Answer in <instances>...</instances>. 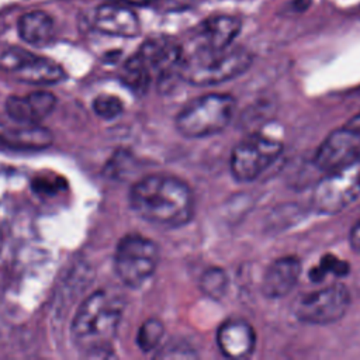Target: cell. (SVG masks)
I'll return each mask as SVG.
<instances>
[{"instance_id": "cell-1", "label": "cell", "mask_w": 360, "mask_h": 360, "mask_svg": "<svg viewBox=\"0 0 360 360\" xmlns=\"http://www.w3.org/2000/svg\"><path fill=\"white\" fill-rule=\"evenodd\" d=\"M129 205L142 219L167 228L186 225L195 210L191 188L167 174H150L136 181L129 191Z\"/></svg>"}, {"instance_id": "cell-2", "label": "cell", "mask_w": 360, "mask_h": 360, "mask_svg": "<svg viewBox=\"0 0 360 360\" xmlns=\"http://www.w3.org/2000/svg\"><path fill=\"white\" fill-rule=\"evenodd\" d=\"M122 314L121 301L105 291H97L87 297L79 307L72 321V338L75 343L89 354L110 350V342L115 336Z\"/></svg>"}, {"instance_id": "cell-3", "label": "cell", "mask_w": 360, "mask_h": 360, "mask_svg": "<svg viewBox=\"0 0 360 360\" xmlns=\"http://www.w3.org/2000/svg\"><path fill=\"white\" fill-rule=\"evenodd\" d=\"M252 65V53L229 45L222 49L194 48L183 55L180 77L194 86H214L245 73Z\"/></svg>"}, {"instance_id": "cell-4", "label": "cell", "mask_w": 360, "mask_h": 360, "mask_svg": "<svg viewBox=\"0 0 360 360\" xmlns=\"http://www.w3.org/2000/svg\"><path fill=\"white\" fill-rule=\"evenodd\" d=\"M235 98L210 93L184 105L174 120L176 129L186 138H205L224 131L235 112Z\"/></svg>"}, {"instance_id": "cell-5", "label": "cell", "mask_w": 360, "mask_h": 360, "mask_svg": "<svg viewBox=\"0 0 360 360\" xmlns=\"http://www.w3.org/2000/svg\"><path fill=\"white\" fill-rule=\"evenodd\" d=\"M360 195V153L349 162L328 170L315 186L312 207L315 211L333 215L347 208Z\"/></svg>"}, {"instance_id": "cell-6", "label": "cell", "mask_w": 360, "mask_h": 360, "mask_svg": "<svg viewBox=\"0 0 360 360\" xmlns=\"http://www.w3.org/2000/svg\"><path fill=\"white\" fill-rule=\"evenodd\" d=\"M159 262L156 243L141 235L124 236L115 249L114 269L120 280L132 288L141 287L155 273Z\"/></svg>"}, {"instance_id": "cell-7", "label": "cell", "mask_w": 360, "mask_h": 360, "mask_svg": "<svg viewBox=\"0 0 360 360\" xmlns=\"http://www.w3.org/2000/svg\"><path fill=\"white\" fill-rule=\"evenodd\" d=\"M349 305V290L342 284H333L300 295L292 304V314L304 323L329 325L343 318Z\"/></svg>"}, {"instance_id": "cell-8", "label": "cell", "mask_w": 360, "mask_h": 360, "mask_svg": "<svg viewBox=\"0 0 360 360\" xmlns=\"http://www.w3.org/2000/svg\"><path fill=\"white\" fill-rule=\"evenodd\" d=\"M283 145L264 135H250L231 153V173L238 181L256 180L281 153Z\"/></svg>"}, {"instance_id": "cell-9", "label": "cell", "mask_w": 360, "mask_h": 360, "mask_svg": "<svg viewBox=\"0 0 360 360\" xmlns=\"http://www.w3.org/2000/svg\"><path fill=\"white\" fill-rule=\"evenodd\" d=\"M152 79H156L159 89H167L174 77H180V68L183 62L184 49L174 39L167 37H155L146 39L136 52Z\"/></svg>"}, {"instance_id": "cell-10", "label": "cell", "mask_w": 360, "mask_h": 360, "mask_svg": "<svg viewBox=\"0 0 360 360\" xmlns=\"http://www.w3.org/2000/svg\"><path fill=\"white\" fill-rule=\"evenodd\" d=\"M3 69L10 70L18 80L30 84H55L66 77L56 62L32 55L24 49H10L0 58Z\"/></svg>"}, {"instance_id": "cell-11", "label": "cell", "mask_w": 360, "mask_h": 360, "mask_svg": "<svg viewBox=\"0 0 360 360\" xmlns=\"http://www.w3.org/2000/svg\"><path fill=\"white\" fill-rule=\"evenodd\" d=\"M360 153V132L347 125L330 132L318 146L314 163L321 170H332Z\"/></svg>"}, {"instance_id": "cell-12", "label": "cell", "mask_w": 360, "mask_h": 360, "mask_svg": "<svg viewBox=\"0 0 360 360\" xmlns=\"http://www.w3.org/2000/svg\"><path fill=\"white\" fill-rule=\"evenodd\" d=\"M242 30V21L236 15L218 14L205 18L195 27V48L222 49L233 44Z\"/></svg>"}, {"instance_id": "cell-13", "label": "cell", "mask_w": 360, "mask_h": 360, "mask_svg": "<svg viewBox=\"0 0 360 360\" xmlns=\"http://www.w3.org/2000/svg\"><path fill=\"white\" fill-rule=\"evenodd\" d=\"M93 25L97 31L122 38H132L141 32V22L136 13L118 3L103 4L96 10Z\"/></svg>"}, {"instance_id": "cell-14", "label": "cell", "mask_w": 360, "mask_h": 360, "mask_svg": "<svg viewBox=\"0 0 360 360\" xmlns=\"http://www.w3.org/2000/svg\"><path fill=\"white\" fill-rule=\"evenodd\" d=\"M217 343L225 357L246 359L255 350V330L243 319H228L218 328Z\"/></svg>"}, {"instance_id": "cell-15", "label": "cell", "mask_w": 360, "mask_h": 360, "mask_svg": "<svg viewBox=\"0 0 360 360\" xmlns=\"http://www.w3.org/2000/svg\"><path fill=\"white\" fill-rule=\"evenodd\" d=\"M56 98L49 91H35L28 96H11L6 101V112L14 122L38 124L55 108Z\"/></svg>"}, {"instance_id": "cell-16", "label": "cell", "mask_w": 360, "mask_h": 360, "mask_svg": "<svg viewBox=\"0 0 360 360\" xmlns=\"http://www.w3.org/2000/svg\"><path fill=\"white\" fill-rule=\"evenodd\" d=\"M300 274L301 262L297 257H280L264 271L262 291L269 298H281L297 285Z\"/></svg>"}, {"instance_id": "cell-17", "label": "cell", "mask_w": 360, "mask_h": 360, "mask_svg": "<svg viewBox=\"0 0 360 360\" xmlns=\"http://www.w3.org/2000/svg\"><path fill=\"white\" fill-rule=\"evenodd\" d=\"M14 122V121H13ZM52 143V134L38 124H20L14 127L0 124V146L14 150H37Z\"/></svg>"}, {"instance_id": "cell-18", "label": "cell", "mask_w": 360, "mask_h": 360, "mask_svg": "<svg viewBox=\"0 0 360 360\" xmlns=\"http://www.w3.org/2000/svg\"><path fill=\"white\" fill-rule=\"evenodd\" d=\"M17 27L21 39L34 46H44L49 44L55 34L52 17L42 10L30 11L21 15Z\"/></svg>"}, {"instance_id": "cell-19", "label": "cell", "mask_w": 360, "mask_h": 360, "mask_svg": "<svg viewBox=\"0 0 360 360\" xmlns=\"http://www.w3.org/2000/svg\"><path fill=\"white\" fill-rule=\"evenodd\" d=\"M121 80L132 91L143 93V91L148 90V87L152 82V76H150V72L148 70L146 65L143 63V60L141 59V56L138 53L132 55L124 63L122 73H121Z\"/></svg>"}, {"instance_id": "cell-20", "label": "cell", "mask_w": 360, "mask_h": 360, "mask_svg": "<svg viewBox=\"0 0 360 360\" xmlns=\"http://www.w3.org/2000/svg\"><path fill=\"white\" fill-rule=\"evenodd\" d=\"M200 288L207 297L221 300L226 294L228 288L226 273L218 267L207 269L200 278Z\"/></svg>"}, {"instance_id": "cell-21", "label": "cell", "mask_w": 360, "mask_h": 360, "mask_svg": "<svg viewBox=\"0 0 360 360\" xmlns=\"http://www.w3.org/2000/svg\"><path fill=\"white\" fill-rule=\"evenodd\" d=\"M165 333L163 323L156 318L146 319L136 335V345L142 352H152L155 350Z\"/></svg>"}, {"instance_id": "cell-22", "label": "cell", "mask_w": 360, "mask_h": 360, "mask_svg": "<svg viewBox=\"0 0 360 360\" xmlns=\"http://www.w3.org/2000/svg\"><path fill=\"white\" fill-rule=\"evenodd\" d=\"M349 273V264L333 255H326L321 259L319 264L315 266L309 271V277L312 281L318 283L323 280L328 274H333L336 277H343Z\"/></svg>"}, {"instance_id": "cell-23", "label": "cell", "mask_w": 360, "mask_h": 360, "mask_svg": "<svg viewBox=\"0 0 360 360\" xmlns=\"http://www.w3.org/2000/svg\"><path fill=\"white\" fill-rule=\"evenodd\" d=\"M93 110L98 117L104 120H112L122 112L124 105L118 97L110 96V94H101L94 98Z\"/></svg>"}, {"instance_id": "cell-24", "label": "cell", "mask_w": 360, "mask_h": 360, "mask_svg": "<svg viewBox=\"0 0 360 360\" xmlns=\"http://www.w3.org/2000/svg\"><path fill=\"white\" fill-rule=\"evenodd\" d=\"M156 357H165V359H177V357H195V352L187 346V343H179V342H172L166 345L158 354Z\"/></svg>"}, {"instance_id": "cell-25", "label": "cell", "mask_w": 360, "mask_h": 360, "mask_svg": "<svg viewBox=\"0 0 360 360\" xmlns=\"http://www.w3.org/2000/svg\"><path fill=\"white\" fill-rule=\"evenodd\" d=\"M349 239H350V245H352L353 250L360 253V221L353 225Z\"/></svg>"}, {"instance_id": "cell-26", "label": "cell", "mask_w": 360, "mask_h": 360, "mask_svg": "<svg viewBox=\"0 0 360 360\" xmlns=\"http://www.w3.org/2000/svg\"><path fill=\"white\" fill-rule=\"evenodd\" d=\"M111 1L134 8V7H145V6L149 4L150 0H111Z\"/></svg>"}, {"instance_id": "cell-27", "label": "cell", "mask_w": 360, "mask_h": 360, "mask_svg": "<svg viewBox=\"0 0 360 360\" xmlns=\"http://www.w3.org/2000/svg\"><path fill=\"white\" fill-rule=\"evenodd\" d=\"M346 125H347L349 128H352V129L360 132V112L356 114L354 117H352V118L346 122Z\"/></svg>"}]
</instances>
